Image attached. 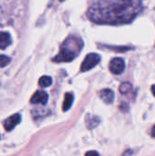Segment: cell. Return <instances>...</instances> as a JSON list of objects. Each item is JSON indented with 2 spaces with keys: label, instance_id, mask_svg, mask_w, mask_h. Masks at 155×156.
Returning <instances> with one entry per match:
<instances>
[{
  "label": "cell",
  "instance_id": "obj_1",
  "mask_svg": "<svg viewBox=\"0 0 155 156\" xmlns=\"http://www.w3.org/2000/svg\"><path fill=\"white\" fill-rule=\"evenodd\" d=\"M143 10L141 0H118L108 5H96L88 11V17L97 24L121 25L132 22Z\"/></svg>",
  "mask_w": 155,
  "mask_h": 156
},
{
  "label": "cell",
  "instance_id": "obj_2",
  "mask_svg": "<svg viewBox=\"0 0 155 156\" xmlns=\"http://www.w3.org/2000/svg\"><path fill=\"white\" fill-rule=\"evenodd\" d=\"M83 47L81 38L76 36L69 37L61 45L59 53L53 58L54 62H70L80 52Z\"/></svg>",
  "mask_w": 155,
  "mask_h": 156
},
{
  "label": "cell",
  "instance_id": "obj_3",
  "mask_svg": "<svg viewBox=\"0 0 155 156\" xmlns=\"http://www.w3.org/2000/svg\"><path fill=\"white\" fill-rule=\"evenodd\" d=\"M100 56L99 54L90 53L84 58V60L81 64V67H80V70L82 72H86L88 70H90L94 67H96L100 63Z\"/></svg>",
  "mask_w": 155,
  "mask_h": 156
},
{
  "label": "cell",
  "instance_id": "obj_4",
  "mask_svg": "<svg viewBox=\"0 0 155 156\" xmlns=\"http://www.w3.org/2000/svg\"><path fill=\"white\" fill-rule=\"evenodd\" d=\"M110 70L115 75L122 74L125 69V62L122 58H114L110 62Z\"/></svg>",
  "mask_w": 155,
  "mask_h": 156
},
{
  "label": "cell",
  "instance_id": "obj_5",
  "mask_svg": "<svg viewBox=\"0 0 155 156\" xmlns=\"http://www.w3.org/2000/svg\"><path fill=\"white\" fill-rule=\"evenodd\" d=\"M48 100V93L44 90H37L35 92V94L32 96L30 102L32 104H42L45 105L47 104Z\"/></svg>",
  "mask_w": 155,
  "mask_h": 156
},
{
  "label": "cell",
  "instance_id": "obj_6",
  "mask_svg": "<svg viewBox=\"0 0 155 156\" xmlns=\"http://www.w3.org/2000/svg\"><path fill=\"white\" fill-rule=\"evenodd\" d=\"M21 122V116L20 114L16 113V114H14L10 117H8L5 122H4V127L6 131H11L15 128V126H16L19 122Z\"/></svg>",
  "mask_w": 155,
  "mask_h": 156
},
{
  "label": "cell",
  "instance_id": "obj_7",
  "mask_svg": "<svg viewBox=\"0 0 155 156\" xmlns=\"http://www.w3.org/2000/svg\"><path fill=\"white\" fill-rule=\"evenodd\" d=\"M100 98L107 104L112 103L114 100V92L110 89H105L100 91Z\"/></svg>",
  "mask_w": 155,
  "mask_h": 156
},
{
  "label": "cell",
  "instance_id": "obj_8",
  "mask_svg": "<svg viewBox=\"0 0 155 156\" xmlns=\"http://www.w3.org/2000/svg\"><path fill=\"white\" fill-rule=\"evenodd\" d=\"M100 122V120L99 117L95 116V115H91V114H88L85 118V123L88 129L91 130L95 127H97Z\"/></svg>",
  "mask_w": 155,
  "mask_h": 156
},
{
  "label": "cell",
  "instance_id": "obj_9",
  "mask_svg": "<svg viewBox=\"0 0 155 156\" xmlns=\"http://www.w3.org/2000/svg\"><path fill=\"white\" fill-rule=\"evenodd\" d=\"M11 44V37L7 32H0V48L5 49Z\"/></svg>",
  "mask_w": 155,
  "mask_h": 156
},
{
  "label": "cell",
  "instance_id": "obj_10",
  "mask_svg": "<svg viewBox=\"0 0 155 156\" xmlns=\"http://www.w3.org/2000/svg\"><path fill=\"white\" fill-rule=\"evenodd\" d=\"M73 100H74V98H73V94L71 92H69V93L65 94V99H64L63 107H62L64 112H66V111L70 109V107H71V105L73 103Z\"/></svg>",
  "mask_w": 155,
  "mask_h": 156
},
{
  "label": "cell",
  "instance_id": "obj_11",
  "mask_svg": "<svg viewBox=\"0 0 155 156\" xmlns=\"http://www.w3.org/2000/svg\"><path fill=\"white\" fill-rule=\"evenodd\" d=\"M38 84L40 87L42 88H47L49 87L52 84V79L48 76H43L39 79L38 80Z\"/></svg>",
  "mask_w": 155,
  "mask_h": 156
},
{
  "label": "cell",
  "instance_id": "obj_12",
  "mask_svg": "<svg viewBox=\"0 0 155 156\" xmlns=\"http://www.w3.org/2000/svg\"><path fill=\"white\" fill-rule=\"evenodd\" d=\"M132 90V85L130 82H123L120 86V92L122 94H126Z\"/></svg>",
  "mask_w": 155,
  "mask_h": 156
},
{
  "label": "cell",
  "instance_id": "obj_13",
  "mask_svg": "<svg viewBox=\"0 0 155 156\" xmlns=\"http://www.w3.org/2000/svg\"><path fill=\"white\" fill-rule=\"evenodd\" d=\"M11 61V58L5 56V55H0V68H4L6 65H8Z\"/></svg>",
  "mask_w": 155,
  "mask_h": 156
},
{
  "label": "cell",
  "instance_id": "obj_14",
  "mask_svg": "<svg viewBox=\"0 0 155 156\" xmlns=\"http://www.w3.org/2000/svg\"><path fill=\"white\" fill-rule=\"evenodd\" d=\"M85 156H100V155H99V154H98L97 152H95V151H90V152L86 153Z\"/></svg>",
  "mask_w": 155,
  "mask_h": 156
},
{
  "label": "cell",
  "instance_id": "obj_15",
  "mask_svg": "<svg viewBox=\"0 0 155 156\" xmlns=\"http://www.w3.org/2000/svg\"><path fill=\"white\" fill-rule=\"evenodd\" d=\"M152 135H153V137H154L155 138V125L153 126V130H152Z\"/></svg>",
  "mask_w": 155,
  "mask_h": 156
},
{
  "label": "cell",
  "instance_id": "obj_16",
  "mask_svg": "<svg viewBox=\"0 0 155 156\" xmlns=\"http://www.w3.org/2000/svg\"><path fill=\"white\" fill-rule=\"evenodd\" d=\"M152 92H153V94L154 95V97H155V85L152 86Z\"/></svg>",
  "mask_w": 155,
  "mask_h": 156
},
{
  "label": "cell",
  "instance_id": "obj_17",
  "mask_svg": "<svg viewBox=\"0 0 155 156\" xmlns=\"http://www.w3.org/2000/svg\"><path fill=\"white\" fill-rule=\"evenodd\" d=\"M58 1H60V2H62V1H65V0H58Z\"/></svg>",
  "mask_w": 155,
  "mask_h": 156
}]
</instances>
